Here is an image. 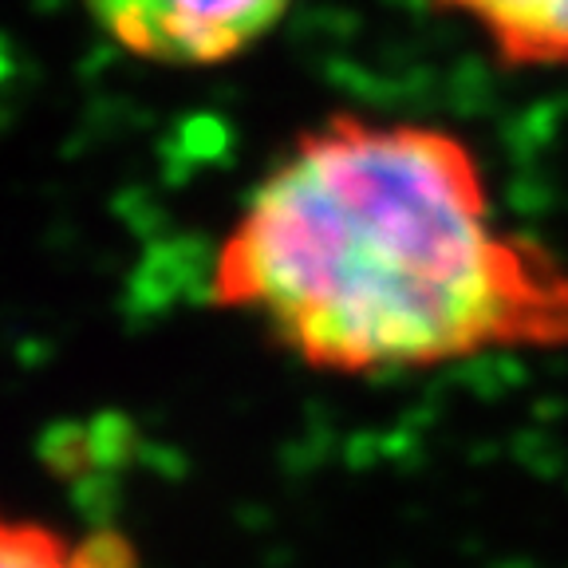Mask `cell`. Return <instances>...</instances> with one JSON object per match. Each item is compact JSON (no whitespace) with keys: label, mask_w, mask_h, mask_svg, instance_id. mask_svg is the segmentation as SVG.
<instances>
[{"label":"cell","mask_w":568,"mask_h":568,"mask_svg":"<svg viewBox=\"0 0 568 568\" xmlns=\"http://www.w3.org/2000/svg\"><path fill=\"white\" fill-rule=\"evenodd\" d=\"M0 568H134L131 545L115 532H91L71 541L68 532L32 517L0 509Z\"/></svg>","instance_id":"4"},{"label":"cell","mask_w":568,"mask_h":568,"mask_svg":"<svg viewBox=\"0 0 568 568\" xmlns=\"http://www.w3.org/2000/svg\"><path fill=\"white\" fill-rule=\"evenodd\" d=\"M210 296L352 379L568 347V261L501 225L470 142L407 119L296 134L225 230Z\"/></svg>","instance_id":"1"},{"label":"cell","mask_w":568,"mask_h":568,"mask_svg":"<svg viewBox=\"0 0 568 568\" xmlns=\"http://www.w3.org/2000/svg\"><path fill=\"white\" fill-rule=\"evenodd\" d=\"M443 17L470 24L501 68H568V0H423Z\"/></svg>","instance_id":"3"},{"label":"cell","mask_w":568,"mask_h":568,"mask_svg":"<svg viewBox=\"0 0 568 568\" xmlns=\"http://www.w3.org/2000/svg\"><path fill=\"white\" fill-rule=\"evenodd\" d=\"M99 32L162 68H222L276 32L296 0H83Z\"/></svg>","instance_id":"2"}]
</instances>
